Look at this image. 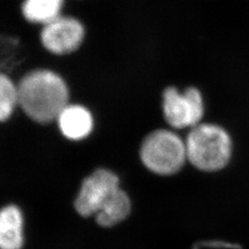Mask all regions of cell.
<instances>
[{
    "mask_svg": "<svg viewBox=\"0 0 249 249\" xmlns=\"http://www.w3.org/2000/svg\"><path fill=\"white\" fill-rule=\"evenodd\" d=\"M17 88L18 105L36 122L46 124L53 121L68 106L66 83L53 72H31L20 80Z\"/></svg>",
    "mask_w": 249,
    "mask_h": 249,
    "instance_id": "1",
    "label": "cell"
},
{
    "mask_svg": "<svg viewBox=\"0 0 249 249\" xmlns=\"http://www.w3.org/2000/svg\"><path fill=\"white\" fill-rule=\"evenodd\" d=\"M185 142L187 160L200 171H220L231 159V137L218 124H196L190 128Z\"/></svg>",
    "mask_w": 249,
    "mask_h": 249,
    "instance_id": "2",
    "label": "cell"
},
{
    "mask_svg": "<svg viewBox=\"0 0 249 249\" xmlns=\"http://www.w3.org/2000/svg\"><path fill=\"white\" fill-rule=\"evenodd\" d=\"M141 159L156 175H175L187 160L186 142L169 129L154 130L143 141Z\"/></svg>",
    "mask_w": 249,
    "mask_h": 249,
    "instance_id": "3",
    "label": "cell"
},
{
    "mask_svg": "<svg viewBox=\"0 0 249 249\" xmlns=\"http://www.w3.org/2000/svg\"><path fill=\"white\" fill-rule=\"evenodd\" d=\"M162 111L170 126L177 129L192 128L201 123L204 115L202 94L195 87L183 91L168 87L162 94Z\"/></svg>",
    "mask_w": 249,
    "mask_h": 249,
    "instance_id": "4",
    "label": "cell"
},
{
    "mask_svg": "<svg viewBox=\"0 0 249 249\" xmlns=\"http://www.w3.org/2000/svg\"><path fill=\"white\" fill-rule=\"evenodd\" d=\"M118 188L119 179L116 174L109 170H96L83 181L75 200L76 211L83 217L95 215Z\"/></svg>",
    "mask_w": 249,
    "mask_h": 249,
    "instance_id": "5",
    "label": "cell"
},
{
    "mask_svg": "<svg viewBox=\"0 0 249 249\" xmlns=\"http://www.w3.org/2000/svg\"><path fill=\"white\" fill-rule=\"evenodd\" d=\"M84 36V29L79 20L58 16L45 24L41 39L50 52L63 54L73 52L80 46Z\"/></svg>",
    "mask_w": 249,
    "mask_h": 249,
    "instance_id": "6",
    "label": "cell"
},
{
    "mask_svg": "<svg viewBox=\"0 0 249 249\" xmlns=\"http://www.w3.org/2000/svg\"><path fill=\"white\" fill-rule=\"evenodd\" d=\"M23 215L15 205L0 210V249H21L24 244Z\"/></svg>",
    "mask_w": 249,
    "mask_h": 249,
    "instance_id": "7",
    "label": "cell"
},
{
    "mask_svg": "<svg viewBox=\"0 0 249 249\" xmlns=\"http://www.w3.org/2000/svg\"><path fill=\"white\" fill-rule=\"evenodd\" d=\"M56 120L63 135L72 141L86 138L91 132L93 125L90 113L80 106H67Z\"/></svg>",
    "mask_w": 249,
    "mask_h": 249,
    "instance_id": "8",
    "label": "cell"
},
{
    "mask_svg": "<svg viewBox=\"0 0 249 249\" xmlns=\"http://www.w3.org/2000/svg\"><path fill=\"white\" fill-rule=\"evenodd\" d=\"M130 211L129 196L124 190L118 188L94 215L95 221L102 227H113L126 219Z\"/></svg>",
    "mask_w": 249,
    "mask_h": 249,
    "instance_id": "9",
    "label": "cell"
},
{
    "mask_svg": "<svg viewBox=\"0 0 249 249\" xmlns=\"http://www.w3.org/2000/svg\"><path fill=\"white\" fill-rule=\"evenodd\" d=\"M64 0H25L23 15L31 22L47 24L60 16Z\"/></svg>",
    "mask_w": 249,
    "mask_h": 249,
    "instance_id": "10",
    "label": "cell"
},
{
    "mask_svg": "<svg viewBox=\"0 0 249 249\" xmlns=\"http://www.w3.org/2000/svg\"><path fill=\"white\" fill-rule=\"evenodd\" d=\"M18 103V88L3 74H0V121L11 116Z\"/></svg>",
    "mask_w": 249,
    "mask_h": 249,
    "instance_id": "11",
    "label": "cell"
},
{
    "mask_svg": "<svg viewBox=\"0 0 249 249\" xmlns=\"http://www.w3.org/2000/svg\"><path fill=\"white\" fill-rule=\"evenodd\" d=\"M214 248V249H239V247L237 245H232L230 243H226V242H220V241H214V242H203L200 243L198 247H196V249H201V248Z\"/></svg>",
    "mask_w": 249,
    "mask_h": 249,
    "instance_id": "12",
    "label": "cell"
}]
</instances>
